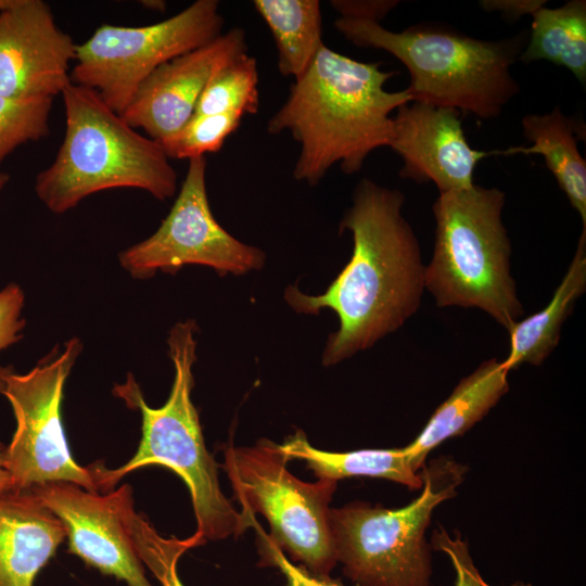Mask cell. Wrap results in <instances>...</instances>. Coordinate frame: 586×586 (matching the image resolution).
<instances>
[{"label": "cell", "instance_id": "obj_1", "mask_svg": "<svg viewBox=\"0 0 586 586\" xmlns=\"http://www.w3.org/2000/svg\"><path fill=\"white\" fill-rule=\"evenodd\" d=\"M405 196L361 179L340 232L353 235V253L324 293L308 295L289 285L284 300L301 314L333 310L339 329L327 340L322 364L332 366L373 346L399 329L420 306L425 266L418 239L403 216Z\"/></svg>", "mask_w": 586, "mask_h": 586}, {"label": "cell", "instance_id": "obj_2", "mask_svg": "<svg viewBox=\"0 0 586 586\" xmlns=\"http://www.w3.org/2000/svg\"><path fill=\"white\" fill-rule=\"evenodd\" d=\"M394 75L380 63L321 47L267 123L269 133L289 131L300 144L296 180L316 186L335 164L345 174L358 173L370 153L390 145L392 113L411 102L406 89H385Z\"/></svg>", "mask_w": 586, "mask_h": 586}, {"label": "cell", "instance_id": "obj_3", "mask_svg": "<svg viewBox=\"0 0 586 586\" xmlns=\"http://www.w3.org/2000/svg\"><path fill=\"white\" fill-rule=\"evenodd\" d=\"M198 330L193 319L177 322L169 330L168 355L175 377L167 402L150 407L131 373L124 383L115 384L113 394L127 407L141 415V440L133 457L124 466L107 469L98 461L89 467L99 493H106L126 474L140 468L160 464L173 470L186 483L196 521L189 536L195 547L208 540L239 537L253 527L255 515L238 511L222 493L217 463L208 453L202 434L199 413L191 399L196 360Z\"/></svg>", "mask_w": 586, "mask_h": 586}, {"label": "cell", "instance_id": "obj_4", "mask_svg": "<svg viewBox=\"0 0 586 586\" xmlns=\"http://www.w3.org/2000/svg\"><path fill=\"white\" fill-rule=\"evenodd\" d=\"M334 27L360 48L386 51L408 69L411 102L450 107L481 119L498 117L521 88L512 75L528 33L483 40L453 30L410 27L403 31L380 23L339 17Z\"/></svg>", "mask_w": 586, "mask_h": 586}, {"label": "cell", "instance_id": "obj_5", "mask_svg": "<svg viewBox=\"0 0 586 586\" xmlns=\"http://www.w3.org/2000/svg\"><path fill=\"white\" fill-rule=\"evenodd\" d=\"M62 97L64 139L35 182L51 212L65 213L109 189H140L162 201L176 193L177 174L160 142L139 133L90 88L72 82Z\"/></svg>", "mask_w": 586, "mask_h": 586}, {"label": "cell", "instance_id": "obj_6", "mask_svg": "<svg viewBox=\"0 0 586 586\" xmlns=\"http://www.w3.org/2000/svg\"><path fill=\"white\" fill-rule=\"evenodd\" d=\"M505 198L498 188L475 183L440 193L424 288L438 307L479 308L509 331L524 310L511 276V243L501 216Z\"/></svg>", "mask_w": 586, "mask_h": 586}, {"label": "cell", "instance_id": "obj_7", "mask_svg": "<svg viewBox=\"0 0 586 586\" xmlns=\"http://www.w3.org/2000/svg\"><path fill=\"white\" fill-rule=\"evenodd\" d=\"M466 471L454 459L440 458L422 467V491L405 507L356 501L330 508V534L344 575L356 586H430L425 532L434 509L457 494Z\"/></svg>", "mask_w": 586, "mask_h": 586}, {"label": "cell", "instance_id": "obj_8", "mask_svg": "<svg viewBox=\"0 0 586 586\" xmlns=\"http://www.w3.org/2000/svg\"><path fill=\"white\" fill-rule=\"evenodd\" d=\"M288 462L279 444L260 440L226 448L224 469L242 511L260 513L281 550L309 572L329 576L337 563L329 528L336 481L304 482L288 470Z\"/></svg>", "mask_w": 586, "mask_h": 586}, {"label": "cell", "instance_id": "obj_9", "mask_svg": "<svg viewBox=\"0 0 586 586\" xmlns=\"http://www.w3.org/2000/svg\"><path fill=\"white\" fill-rule=\"evenodd\" d=\"M82 349L74 336L53 349L26 373L0 366V394L13 409L16 430L3 446L2 464L13 489L49 482H69L98 492L89 467L71 454L61 415L66 379Z\"/></svg>", "mask_w": 586, "mask_h": 586}, {"label": "cell", "instance_id": "obj_10", "mask_svg": "<svg viewBox=\"0 0 586 586\" xmlns=\"http://www.w3.org/2000/svg\"><path fill=\"white\" fill-rule=\"evenodd\" d=\"M217 0H196L164 21L145 26L103 24L76 46L72 82L94 90L122 114L141 82L162 64L222 34Z\"/></svg>", "mask_w": 586, "mask_h": 586}, {"label": "cell", "instance_id": "obj_11", "mask_svg": "<svg viewBox=\"0 0 586 586\" xmlns=\"http://www.w3.org/2000/svg\"><path fill=\"white\" fill-rule=\"evenodd\" d=\"M265 259L260 249L231 235L214 217L205 156L189 160L178 196L156 231L118 255L120 266L136 279L151 278L158 270L175 275L186 265L240 276L260 269Z\"/></svg>", "mask_w": 586, "mask_h": 586}, {"label": "cell", "instance_id": "obj_12", "mask_svg": "<svg viewBox=\"0 0 586 586\" xmlns=\"http://www.w3.org/2000/svg\"><path fill=\"white\" fill-rule=\"evenodd\" d=\"M30 489L63 523L69 553L127 586H153L129 528L135 510L129 484L106 493L69 482H49Z\"/></svg>", "mask_w": 586, "mask_h": 586}, {"label": "cell", "instance_id": "obj_13", "mask_svg": "<svg viewBox=\"0 0 586 586\" xmlns=\"http://www.w3.org/2000/svg\"><path fill=\"white\" fill-rule=\"evenodd\" d=\"M76 43L42 0H5L0 9V94L54 98L72 84Z\"/></svg>", "mask_w": 586, "mask_h": 586}, {"label": "cell", "instance_id": "obj_14", "mask_svg": "<svg viewBox=\"0 0 586 586\" xmlns=\"http://www.w3.org/2000/svg\"><path fill=\"white\" fill-rule=\"evenodd\" d=\"M246 52L245 31L235 27L162 64L141 82L122 117L162 142L192 117L215 73Z\"/></svg>", "mask_w": 586, "mask_h": 586}, {"label": "cell", "instance_id": "obj_15", "mask_svg": "<svg viewBox=\"0 0 586 586\" xmlns=\"http://www.w3.org/2000/svg\"><path fill=\"white\" fill-rule=\"evenodd\" d=\"M388 146L403 160L402 178L431 181L440 193L473 186L476 165L493 155V151L471 148L459 111L421 102L397 109Z\"/></svg>", "mask_w": 586, "mask_h": 586}, {"label": "cell", "instance_id": "obj_16", "mask_svg": "<svg viewBox=\"0 0 586 586\" xmlns=\"http://www.w3.org/2000/svg\"><path fill=\"white\" fill-rule=\"evenodd\" d=\"M65 537L63 523L30 488L0 494V586H33Z\"/></svg>", "mask_w": 586, "mask_h": 586}, {"label": "cell", "instance_id": "obj_17", "mask_svg": "<svg viewBox=\"0 0 586 586\" xmlns=\"http://www.w3.org/2000/svg\"><path fill=\"white\" fill-rule=\"evenodd\" d=\"M508 388V371L501 361L497 358L483 361L457 384L420 434L403 448L410 467L419 472L435 447L463 434L482 420Z\"/></svg>", "mask_w": 586, "mask_h": 586}, {"label": "cell", "instance_id": "obj_18", "mask_svg": "<svg viewBox=\"0 0 586 586\" xmlns=\"http://www.w3.org/2000/svg\"><path fill=\"white\" fill-rule=\"evenodd\" d=\"M521 125L532 145L493 151V155L540 154L586 229V162L577 146V125L559 106L546 114H527Z\"/></svg>", "mask_w": 586, "mask_h": 586}, {"label": "cell", "instance_id": "obj_19", "mask_svg": "<svg viewBox=\"0 0 586 586\" xmlns=\"http://www.w3.org/2000/svg\"><path fill=\"white\" fill-rule=\"evenodd\" d=\"M585 290L586 229H583L573 259L549 303L509 329L510 348L502 367L509 372L523 364L540 365L557 346L562 324Z\"/></svg>", "mask_w": 586, "mask_h": 586}, {"label": "cell", "instance_id": "obj_20", "mask_svg": "<svg viewBox=\"0 0 586 586\" xmlns=\"http://www.w3.org/2000/svg\"><path fill=\"white\" fill-rule=\"evenodd\" d=\"M288 460H303L318 479L339 481L345 477L367 476L393 481L410 489L422 487V476L409 464L403 448L358 449L334 453L309 444L303 431L279 444Z\"/></svg>", "mask_w": 586, "mask_h": 586}, {"label": "cell", "instance_id": "obj_21", "mask_svg": "<svg viewBox=\"0 0 586 586\" xmlns=\"http://www.w3.org/2000/svg\"><path fill=\"white\" fill-rule=\"evenodd\" d=\"M278 51V69L298 79L324 44L321 5L318 0H254Z\"/></svg>", "mask_w": 586, "mask_h": 586}, {"label": "cell", "instance_id": "obj_22", "mask_svg": "<svg viewBox=\"0 0 586 586\" xmlns=\"http://www.w3.org/2000/svg\"><path fill=\"white\" fill-rule=\"evenodd\" d=\"M527 43L519 59L523 63L549 61L568 68L586 85V1L571 0L532 14Z\"/></svg>", "mask_w": 586, "mask_h": 586}, {"label": "cell", "instance_id": "obj_23", "mask_svg": "<svg viewBox=\"0 0 586 586\" xmlns=\"http://www.w3.org/2000/svg\"><path fill=\"white\" fill-rule=\"evenodd\" d=\"M259 110L256 59L243 53L218 69L203 90L194 114L231 113L244 117Z\"/></svg>", "mask_w": 586, "mask_h": 586}, {"label": "cell", "instance_id": "obj_24", "mask_svg": "<svg viewBox=\"0 0 586 586\" xmlns=\"http://www.w3.org/2000/svg\"><path fill=\"white\" fill-rule=\"evenodd\" d=\"M128 521L136 551L161 586H184L178 575L177 565L184 552L195 548L192 539L161 536L150 522L135 510Z\"/></svg>", "mask_w": 586, "mask_h": 586}, {"label": "cell", "instance_id": "obj_25", "mask_svg": "<svg viewBox=\"0 0 586 586\" xmlns=\"http://www.w3.org/2000/svg\"><path fill=\"white\" fill-rule=\"evenodd\" d=\"M52 98L13 99L0 94V164L17 146L50 132Z\"/></svg>", "mask_w": 586, "mask_h": 586}, {"label": "cell", "instance_id": "obj_26", "mask_svg": "<svg viewBox=\"0 0 586 586\" xmlns=\"http://www.w3.org/2000/svg\"><path fill=\"white\" fill-rule=\"evenodd\" d=\"M242 118L231 113L193 114L176 133L160 143L169 158L191 160L216 153L237 130Z\"/></svg>", "mask_w": 586, "mask_h": 586}, {"label": "cell", "instance_id": "obj_27", "mask_svg": "<svg viewBox=\"0 0 586 586\" xmlns=\"http://www.w3.org/2000/svg\"><path fill=\"white\" fill-rule=\"evenodd\" d=\"M253 527L258 533L259 564L277 568L284 576L286 586H345L339 579L314 574L303 565L294 564L269 535L264 532L256 520Z\"/></svg>", "mask_w": 586, "mask_h": 586}, {"label": "cell", "instance_id": "obj_28", "mask_svg": "<svg viewBox=\"0 0 586 586\" xmlns=\"http://www.w3.org/2000/svg\"><path fill=\"white\" fill-rule=\"evenodd\" d=\"M432 547L444 552L451 561L455 572V586H492L487 584L475 568L467 542L456 532L451 536L444 527L436 528L431 537ZM509 586H532L517 582Z\"/></svg>", "mask_w": 586, "mask_h": 586}, {"label": "cell", "instance_id": "obj_29", "mask_svg": "<svg viewBox=\"0 0 586 586\" xmlns=\"http://www.w3.org/2000/svg\"><path fill=\"white\" fill-rule=\"evenodd\" d=\"M23 306L24 293L17 284L10 283L0 291V351L22 339Z\"/></svg>", "mask_w": 586, "mask_h": 586}, {"label": "cell", "instance_id": "obj_30", "mask_svg": "<svg viewBox=\"0 0 586 586\" xmlns=\"http://www.w3.org/2000/svg\"><path fill=\"white\" fill-rule=\"evenodd\" d=\"M330 4L341 15V18L380 23L398 4V1L332 0Z\"/></svg>", "mask_w": 586, "mask_h": 586}, {"label": "cell", "instance_id": "obj_31", "mask_svg": "<svg viewBox=\"0 0 586 586\" xmlns=\"http://www.w3.org/2000/svg\"><path fill=\"white\" fill-rule=\"evenodd\" d=\"M546 2V0H482L480 7L487 12L498 11L507 18L517 21L521 16L532 15Z\"/></svg>", "mask_w": 586, "mask_h": 586}, {"label": "cell", "instance_id": "obj_32", "mask_svg": "<svg viewBox=\"0 0 586 586\" xmlns=\"http://www.w3.org/2000/svg\"><path fill=\"white\" fill-rule=\"evenodd\" d=\"M2 450L3 445L0 443V494L13 489L11 475L2 464Z\"/></svg>", "mask_w": 586, "mask_h": 586}, {"label": "cell", "instance_id": "obj_33", "mask_svg": "<svg viewBox=\"0 0 586 586\" xmlns=\"http://www.w3.org/2000/svg\"><path fill=\"white\" fill-rule=\"evenodd\" d=\"M142 3L144 7L156 9V10H163L165 7V2L163 1H143Z\"/></svg>", "mask_w": 586, "mask_h": 586}, {"label": "cell", "instance_id": "obj_34", "mask_svg": "<svg viewBox=\"0 0 586 586\" xmlns=\"http://www.w3.org/2000/svg\"><path fill=\"white\" fill-rule=\"evenodd\" d=\"M10 177L4 173H0V191L5 187Z\"/></svg>", "mask_w": 586, "mask_h": 586}, {"label": "cell", "instance_id": "obj_35", "mask_svg": "<svg viewBox=\"0 0 586 586\" xmlns=\"http://www.w3.org/2000/svg\"><path fill=\"white\" fill-rule=\"evenodd\" d=\"M5 0H0V9L3 7Z\"/></svg>", "mask_w": 586, "mask_h": 586}]
</instances>
